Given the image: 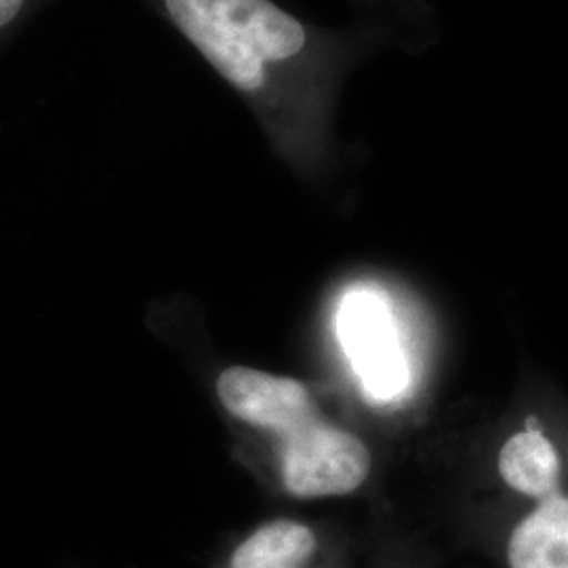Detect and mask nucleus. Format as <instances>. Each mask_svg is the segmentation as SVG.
Returning a JSON list of instances; mask_svg holds the SVG:
<instances>
[{
  "label": "nucleus",
  "instance_id": "obj_2",
  "mask_svg": "<svg viewBox=\"0 0 568 568\" xmlns=\"http://www.w3.org/2000/svg\"><path fill=\"white\" fill-rule=\"evenodd\" d=\"M281 478L297 499L339 497L363 487L371 471L365 443L318 419L281 438Z\"/></svg>",
  "mask_w": 568,
  "mask_h": 568
},
{
  "label": "nucleus",
  "instance_id": "obj_7",
  "mask_svg": "<svg viewBox=\"0 0 568 568\" xmlns=\"http://www.w3.org/2000/svg\"><path fill=\"white\" fill-rule=\"evenodd\" d=\"M316 551V535L295 520H274L234 549L230 568H302Z\"/></svg>",
  "mask_w": 568,
  "mask_h": 568
},
{
  "label": "nucleus",
  "instance_id": "obj_3",
  "mask_svg": "<svg viewBox=\"0 0 568 568\" xmlns=\"http://www.w3.org/2000/svg\"><path fill=\"white\" fill-rule=\"evenodd\" d=\"M217 396L239 422L278 436V440L321 417L304 382L251 366H227L217 377Z\"/></svg>",
  "mask_w": 568,
  "mask_h": 568
},
{
  "label": "nucleus",
  "instance_id": "obj_6",
  "mask_svg": "<svg viewBox=\"0 0 568 568\" xmlns=\"http://www.w3.org/2000/svg\"><path fill=\"white\" fill-rule=\"evenodd\" d=\"M509 568H568V490L546 499L511 528L508 539Z\"/></svg>",
  "mask_w": 568,
  "mask_h": 568
},
{
  "label": "nucleus",
  "instance_id": "obj_1",
  "mask_svg": "<svg viewBox=\"0 0 568 568\" xmlns=\"http://www.w3.org/2000/svg\"><path fill=\"white\" fill-rule=\"evenodd\" d=\"M243 100L267 135L302 152L325 135L347 49L274 0H145Z\"/></svg>",
  "mask_w": 568,
  "mask_h": 568
},
{
  "label": "nucleus",
  "instance_id": "obj_8",
  "mask_svg": "<svg viewBox=\"0 0 568 568\" xmlns=\"http://www.w3.org/2000/svg\"><path fill=\"white\" fill-rule=\"evenodd\" d=\"M44 0H0V47L13 39Z\"/></svg>",
  "mask_w": 568,
  "mask_h": 568
},
{
  "label": "nucleus",
  "instance_id": "obj_5",
  "mask_svg": "<svg viewBox=\"0 0 568 568\" xmlns=\"http://www.w3.org/2000/svg\"><path fill=\"white\" fill-rule=\"evenodd\" d=\"M501 480L530 501L546 499L567 487V462L548 424L528 413L523 427L506 438L497 455Z\"/></svg>",
  "mask_w": 568,
  "mask_h": 568
},
{
  "label": "nucleus",
  "instance_id": "obj_4",
  "mask_svg": "<svg viewBox=\"0 0 568 568\" xmlns=\"http://www.w3.org/2000/svg\"><path fill=\"white\" fill-rule=\"evenodd\" d=\"M339 333L371 396L389 400L405 389V356L386 304L375 293L354 291L345 297Z\"/></svg>",
  "mask_w": 568,
  "mask_h": 568
}]
</instances>
